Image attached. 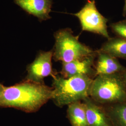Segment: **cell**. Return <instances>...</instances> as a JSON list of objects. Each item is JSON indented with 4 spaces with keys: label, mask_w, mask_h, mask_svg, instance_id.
<instances>
[{
    "label": "cell",
    "mask_w": 126,
    "mask_h": 126,
    "mask_svg": "<svg viewBox=\"0 0 126 126\" xmlns=\"http://www.w3.org/2000/svg\"><path fill=\"white\" fill-rule=\"evenodd\" d=\"M53 88L31 81L5 87L0 96V107L14 108L27 113L38 111L51 99Z\"/></svg>",
    "instance_id": "obj_1"
},
{
    "label": "cell",
    "mask_w": 126,
    "mask_h": 126,
    "mask_svg": "<svg viewBox=\"0 0 126 126\" xmlns=\"http://www.w3.org/2000/svg\"><path fill=\"white\" fill-rule=\"evenodd\" d=\"M53 92L51 99L59 108L83 101L89 97L94 79L86 75L64 78L57 73L52 76Z\"/></svg>",
    "instance_id": "obj_2"
},
{
    "label": "cell",
    "mask_w": 126,
    "mask_h": 126,
    "mask_svg": "<svg viewBox=\"0 0 126 126\" xmlns=\"http://www.w3.org/2000/svg\"><path fill=\"white\" fill-rule=\"evenodd\" d=\"M55 45L53 59L55 61L68 63L86 59L97 54L90 47L81 43L69 28L61 29L54 33Z\"/></svg>",
    "instance_id": "obj_3"
},
{
    "label": "cell",
    "mask_w": 126,
    "mask_h": 126,
    "mask_svg": "<svg viewBox=\"0 0 126 126\" xmlns=\"http://www.w3.org/2000/svg\"><path fill=\"white\" fill-rule=\"evenodd\" d=\"M89 97L102 106L126 101V88L121 73L96 77L91 85Z\"/></svg>",
    "instance_id": "obj_4"
},
{
    "label": "cell",
    "mask_w": 126,
    "mask_h": 126,
    "mask_svg": "<svg viewBox=\"0 0 126 126\" xmlns=\"http://www.w3.org/2000/svg\"><path fill=\"white\" fill-rule=\"evenodd\" d=\"M79 19L82 32H87L109 39L108 24V19L97 9L95 0H87L79 12L71 14Z\"/></svg>",
    "instance_id": "obj_5"
},
{
    "label": "cell",
    "mask_w": 126,
    "mask_h": 126,
    "mask_svg": "<svg viewBox=\"0 0 126 126\" xmlns=\"http://www.w3.org/2000/svg\"><path fill=\"white\" fill-rule=\"evenodd\" d=\"M53 55V49L49 51H39L33 62L27 66L25 80L45 84L44 79L45 78L54 75L56 72L52 69Z\"/></svg>",
    "instance_id": "obj_6"
},
{
    "label": "cell",
    "mask_w": 126,
    "mask_h": 126,
    "mask_svg": "<svg viewBox=\"0 0 126 126\" xmlns=\"http://www.w3.org/2000/svg\"><path fill=\"white\" fill-rule=\"evenodd\" d=\"M96 56L97 54L82 60L62 63V69L59 73L64 78L86 75L94 79L96 77L94 63Z\"/></svg>",
    "instance_id": "obj_7"
},
{
    "label": "cell",
    "mask_w": 126,
    "mask_h": 126,
    "mask_svg": "<svg viewBox=\"0 0 126 126\" xmlns=\"http://www.w3.org/2000/svg\"><path fill=\"white\" fill-rule=\"evenodd\" d=\"M14 3L42 23L50 19L53 0H14Z\"/></svg>",
    "instance_id": "obj_8"
},
{
    "label": "cell",
    "mask_w": 126,
    "mask_h": 126,
    "mask_svg": "<svg viewBox=\"0 0 126 126\" xmlns=\"http://www.w3.org/2000/svg\"><path fill=\"white\" fill-rule=\"evenodd\" d=\"M83 101L86 105L88 126H114L103 106L90 97Z\"/></svg>",
    "instance_id": "obj_9"
},
{
    "label": "cell",
    "mask_w": 126,
    "mask_h": 126,
    "mask_svg": "<svg viewBox=\"0 0 126 126\" xmlns=\"http://www.w3.org/2000/svg\"><path fill=\"white\" fill-rule=\"evenodd\" d=\"M97 52L94 63L96 77L122 73L126 69L117 58L98 50Z\"/></svg>",
    "instance_id": "obj_10"
},
{
    "label": "cell",
    "mask_w": 126,
    "mask_h": 126,
    "mask_svg": "<svg viewBox=\"0 0 126 126\" xmlns=\"http://www.w3.org/2000/svg\"><path fill=\"white\" fill-rule=\"evenodd\" d=\"M98 50L117 59L126 60V39L118 36L110 37Z\"/></svg>",
    "instance_id": "obj_11"
},
{
    "label": "cell",
    "mask_w": 126,
    "mask_h": 126,
    "mask_svg": "<svg viewBox=\"0 0 126 126\" xmlns=\"http://www.w3.org/2000/svg\"><path fill=\"white\" fill-rule=\"evenodd\" d=\"M68 119L72 126H88L86 105L82 101L68 106Z\"/></svg>",
    "instance_id": "obj_12"
},
{
    "label": "cell",
    "mask_w": 126,
    "mask_h": 126,
    "mask_svg": "<svg viewBox=\"0 0 126 126\" xmlns=\"http://www.w3.org/2000/svg\"><path fill=\"white\" fill-rule=\"evenodd\" d=\"M114 126H126V101L103 106Z\"/></svg>",
    "instance_id": "obj_13"
},
{
    "label": "cell",
    "mask_w": 126,
    "mask_h": 126,
    "mask_svg": "<svg viewBox=\"0 0 126 126\" xmlns=\"http://www.w3.org/2000/svg\"><path fill=\"white\" fill-rule=\"evenodd\" d=\"M112 31L118 37L126 39V20L120 21L110 24Z\"/></svg>",
    "instance_id": "obj_14"
},
{
    "label": "cell",
    "mask_w": 126,
    "mask_h": 126,
    "mask_svg": "<svg viewBox=\"0 0 126 126\" xmlns=\"http://www.w3.org/2000/svg\"><path fill=\"white\" fill-rule=\"evenodd\" d=\"M121 75H122V79L123 81L124 82V85L125 86V87L126 88V69L122 73H121Z\"/></svg>",
    "instance_id": "obj_15"
},
{
    "label": "cell",
    "mask_w": 126,
    "mask_h": 126,
    "mask_svg": "<svg viewBox=\"0 0 126 126\" xmlns=\"http://www.w3.org/2000/svg\"><path fill=\"white\" fill-rule=\"evenodd\" d=\"M122 15L123 16L126 17V0H125V2H124V5L123 7V12H122Z\"/></svg>",
    "instance_id": "obj_16"
},
{
    "label": "cell",
    "mask_w": 126,
    "mask_h": 126,
    "mask_svg": "<svg viewBox=\"0 0 126 126\" xmlns=\"http://www.w3.org/2000/svg\"><path fill=\"white\" fill-rule=\"evenodd\" d=\"M5 87V86L0 84V96L2 94L3 91L4 90Z\"/></svg>",
    "instance_id": "obj_17"
},
{
    "label": "cell",
    "mask_w": 126,
    "mask_h": 126,
    "mask_svg": "<svg viewBox=\"0 0 126 126\" xmlns=\"http://www.w3.org/2000/svg\"><path fill=\"white\" fill-rule=\"evenodd\" d=\"M125 20H126V19H125Z\"/></svg>",
    "instance_id": "obj_18"
}]
</instances>
